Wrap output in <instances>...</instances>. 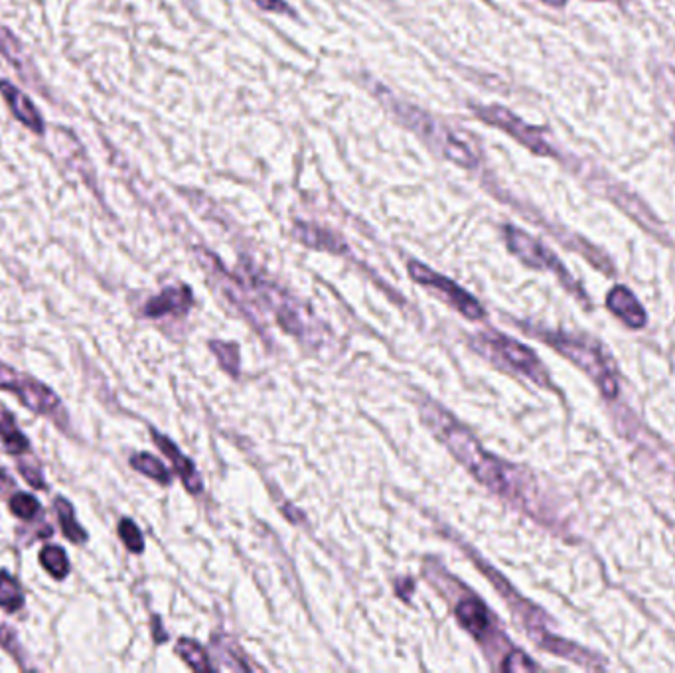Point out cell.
Listing matches in <instances>:
<instances>
[{"instance_id":"cell-1","label":"cell","mask_w":675,"mask_h":673,"mask_svg":"<svg viewBox=\"0 0 675 673\" xmlns=\"http://www.w3.org/2000/svg\"><path fill=\"white\" fill-rule=\"evenodd\" d=\"M421 415L427 427L480 484L510 502H524V480L514 466L482 449L478 441L437 403L421 405Z\"/></svg>"},{"instance_id":"cell-2","label":"cell","mask_w":675,"mask_h":673,"mask_svg":"<svg viewBox=\"0 0 675 673\" xmlns=\"http://www.w3.org/2000/svg\"><path fill=\"white\" fill-rule=\"evenodd\" d=\"M0 389L18 397V401L36 415L52 419L60 429L68 427V411L62 399L32 375L20 374L0 362Z\"/></svg>"},{"instance_id":"cell-3","label":"cell","mask_w":675,"mask_h":673,"mask_svg":"<svg viewBox=\"0 0 675 673\" xmlns=\"http://www.w3.org/2000/svg\"><path fill=\"white\" fill-rule=\"evenodd\" d=\"M472 346L486 358L498 362L500 366L520 372L539 385H549V377L543 364L524 344L498 332H484L472 338Z\"/></svg>"},{"instance_id":"cell-4","label":"cell","mask_w":675,"mask_h":673,"mask_svg":"<svg viewBox=\"0 0 675 673\" xmlns=\"http://www.w3.org/2000/svg\"><path fill=\"white\" fill-rule=\"evenodd\" d=\"M545 338H547V344L557 348L571 362H575L581 370H585L587 374L591 375L599 383L600 389L606 397H614L618 393V383H616V377L612 374L610 362L602 356L599 346L589 344V342H581V340H573V338L561 336V334H547Z\"/></svg>"},{"instance_id":"cell-5","label":"cell","mask_w":675,"mask_h":673,"mask_svg":"<svg viewBox=\"0 0 675 673\" xmlns=\"http://www.w3.org/2000/svg\"><path fill=\"white\" fill-rule=\"evenodd\" d=\"M409 275L419 285L435 291L437 297H441L456 312H460L462 316H466L468 320H480V318L486 316V312H484V308H482V304L478 300L470 297L464 289H460L456 283H452L447 277H443V275L435 273L433 269L425 267L423 263L411 261L409 263Z\"/></svg>"},{"instance_id":"cell-6","label":"cell","mask_w":675,"mask_h":673,"mask_svg":"<svg viewBox=\"0 0 675 673\" xmlns=\"http://www.w3.org/2000/svg\"><path fill=\"white\" fill-rule=\"evenodd\" d=\"M506 235V243L510 247V251L522 259L525 265L533 267V269H545V271H553L555 275H559L565 283H569V273L563 269L561 261L545 247L541 245L537 239H533L531 235H527L522 229L514 227V225H506L504 229Z\"/></svg>"},{"instance_id":"cell-7","label":"cell","mask_w":675,"mask_h":673,"mask_svg":"<svg viewBox=\"0 0 675 673\" xmlns=\"http://www.w3.org/2000/svg\"><path fill=\"white\" fill-rule=\"evenodd\" d=\"M476 111H478V117H482L486 123L500 127L502 131L512 135L516 141H520L531 152H535L539 156H551L553 154V149L543 139V135L535 127H529L520 117L510 113L508 109L492 105V107H482V109H476Z\"/></svg>"},{"instance_id":"cell-8","label":"cell","mask_w":675,"mask_h":673,"mask_svg":"<svg viewBox=\"0 0 675 673\" xmlns=\"http://www.w3.org/2000/svg\"><path fill=\"white\" fill-rule=\"evenodd\" d=\"M454 614H456V618H458V622L462 624V628L464 630H468L478 642H482L484 646H488V644H494L496 646V642L500 644V646H508L506 642V638L500 634V630H498V626L494 624V618H492V614H490V610L486 608V604L484 602H480L478 599H464L460 600L458 604H456V610H454ZM496 650H500L498 646H496Z\"/></svg>"},{"instance_id":"cell-9","label":"cell","mask_w":675,"mask_h":673,"mask_svg":"<svg viewBox=\"0 0 675 673\" xmlns=\"http://www.w3.org/2000/svg\"><path fill=\"white\" fill-rule=\"evenodd\" d=\"M597 184H600V190L622 210L626 212L636 224L646 227L650 233H654L656 237L664 235V229L660 222L654 218V214L648 210L646 204H642V200L638 196H634L632 192H628L622 184H618L616 180H608L604 176H597Z\"/></svg>"},{"instance_id":"cell-10","label":"cell","mask_w":675,"mask_h":673,"mask_svg":"<svg viewBox=\"0 0 675 673\" xmlns=\"http://www.w3.org/2000/svg\"><path fill=\"white\" fill-rule=\"evenodd\" d=\"M257 291L265 297V302L275 310L281 326L297 336H308L310 334V314L306 312L308 308H302L297 302H293L287 297H281V293H277V289H273L271 285H263V283H255Z\"/></svg>"},{"instance_id":"cell-11","label":"cell","mask_w":675,"mask_h":673,"mask_svg":"<svg viewBox=\"0 0 675 673\" xmlns=\"http://www.w3.org/2000/svg\"><path fill=\"white\" fill-rule=\"evenodd\" d=\"M0 93H2L4 101L8 103V107L12 109L14 117L20 123H24L26 127H30L36 133H42L44 123H42V117H40L36 105L18 87H14L8 81H0Z\"/></svg>"},{"instance_id":"cell-12","label":"cell","mask_w":675,"mask_h":673,"mask_svg":"<svg viewBox=\"0 0 675 673\" xmlns=\"http://www.w3.org/2000/svg\"><path fill=\"white\" fill-rule=\"evenodd\" d=\"M152 441H154V445H156L158 449L162 450V452L172 460V464H174L176 472L180 474V478H182L186 490L192 492V494H200V492H202V480H200V476H198L194 464L178 450V447H176L172 441H168L164 435L152 431Z\"/></svg>"},{"instance_id":"cell-13","label":"cell","mask_w":675,"mask_h":673,"mask_svg":"<svg viewBox=\"0 0 675 673\" xmlns=\"http://www.w3.org/2000/svg\"><path fill=\"white\" fill-rule=\"evenodd\" d=\"M608 308L632 328H642L646 324V312L636 297L626 287H614L606 299Z\"/></svg>"},{"instance_id":"cell-14","label":"cell","mask_w":675,"mask_h":673,"mask_svg":"<svg viewBox=\"0 0 675 673\" xmlns=\"http://www.w3.org/2000/svg\"><path fill=\"white\" fill-rule=\"evenodd\" d=\"M192 291L188 287H172L162 291L158 297L150 299L145 304V314L150 318L166 316V314H176V312H186L192 306Z\"/></svg>"},{"instance_id":"cell-15","label":"cell","mask_w":675,"mask_h":673,"mask_svg":"<svg viewBox=\"0 0 675 673\" xmlns=\"http://www.w3.org/2000/svg\"><path fill=\"white\" fill-rule=\"evenodd\" d=\"M0 443L8 450V454H26L30 450L28 439L18 429L12 413L6 409H0Z\"/></svg>"},{"instance_id":"cell-16","label":"cell","mask_w":675,"mask_h":673,"mask_svg":"<svg viewBox=\"0 0 675 673\" xmlns=\"http://www.w3.org/2000/svg\"><path fill=\"white\" fill-rule=\"evenodd\" d=\"M54 510H56V514H58V520H60L64 535H66L72 543H79V545L85 543V541H87V531H85L81 525L77 524L74 506H72L66 498H56Z\"/></svg>"},{"instance_id":"cell-17","label":"cell","mask_w":675,"mask_h":673,"mask_svg":"<svg viewBox=\"0 0 675 673\" xmlns=\"http://www.w3.org/2000/svg\"><path fill=\"white\" fill-rule=\"evenodd\" d=\"M40 563L58 581L66 579L70 573L68 553L58 545H44L40 551Z\"/></svg>"},{"instance_id":"cell-18","label":"cell","mask_w":675,"mask_h":673,"mask_svg":"<svg viewBox=\"0 0 675 673\" xmlns=\"http://www.w3.org/2000/svg\"><path fill=\"white\" fill-rule=\"evenodd\" d=\"M176 652L182 656V660L196 672H214V664L210 662L206 650L196 644L194 640H188V638H182L178 644H176Z\"/></svg>"},{"instance_id":"cell-19","label":"cell","mask_w":675,"mask_h":673,"mask_svg":"<svg viewBox=\"0 0 675 673\" xmlns=\"http://www.w3.org/2000/svg\"><path fill=\"white\" fill-rule=\"evenodd\" d=\"M24 606V593L16 577L8 571H0V608L4 612H16Z\"/></svg>"},{"instance_id":"cell-20","label":"cell","mask_w":675,"mask_h":673,"mask_svg":"<svg viewBox=\"0 0 675 673\" xmlns=\"http://www.w3.org/2000/svg\"><path fill=\"white\" fill-rule=\"evenodd\" d=\"M131 466L137 472L149 476V478L160 482V484H170V480H172V474L168 472V468L156 456L147 454V452H139V454L131 456Z\"/></svg>"},{"instance_id":"cell-21","label":"cell","mask_w":675,"mask_h":673,"mask_svg":"<svg viewBox=\"0 0 675 673\" xmlns=\"http://www.w3.org/2000/svg\"><path fill=\"white\" fill-rule=\"evenodd\" d=\"M295 235L297 239L310 245V247H318V249H330V251H338V241L336 237H332L328 231L316 229L312 225H297L295 227Z\"/></svg>"},{"instance_id":"cell-22","label":"cell","mask_w":675,"mask_h":673,"mask_svg":"<svg viewBox=\"0 0 675 673\" xmlns=\"http://www.w3.org/2000/svg\"><path fill=\"white\" fill-rule=\"evenodd\" d=\"M8 508H10V512H12L16 518H20L22 522H30V520H34L36 514L40 512V502H38L34 496L26 494V492H18V494H14V496L10 498Z\"/></svg>"},{"instance_id":"cell-23","label":"cell","mask_w":675,"mask_h":673,"mask_svg":"<svg viewBox=\"0 0 675 673\" xmlns=\"http://www.w3.org/2000/svg\"><path fill=\"white\" fill-rule=\"evenodd\" d=\"M119 537L121 541L127 545V549L131 553H143L145 551V539L143 533L139 529V525L135 524L133 520H121L119 522Z\"/></svg>"},{"instance_id":"cell-24","label":"cell","mask_w":675,"mask_h":673,"mask_svg":"<svg viewBox=\"0 0 675 673\" xmlns=\"http://www.w3.org/2000/svg\"><path fill=\"white\" fill-rule=\"evenodd\" d=\"M443 152L447 154V158L456 162L458 166H466V168L476 166V156L472 154V150L468 149L464 143L456 141L454 137H450V135L443 145Z\"/></svg>"},{"instance_id":"cell-25","label":"cell","mask_w":675,"mask_h":673,"mask_svg":"<svg viewBox=\"0 0 675 673\" xmlns=\"http://www.w3.org/2000/svg\"><path fill=\"white\" fill-rule=\"evenodd\" d=\"M500 670H504V672H529V670H537V664H533L524 652L512 648L504 656V660L500 664Z\"/></svg>"},{"instance_id":"cell-26","label":"cell","mask_w":675,"mask_h":673,"mask_svg":"<svg viewBox=\"0 0 675 673\" xmlns=\"http://www.w3.org/2000/svg\"><path fill=\"white\" fill-rule=\"evenodd\" d=\"M263 10L271 12H291V8L283 0H255Z\"/></svg>"},{"instance_id":"cell-27","label":"cell","mask_w":675,"mask_h":673,"mask_svg":"<svg viewBox=\"0 0 675 673\" xmlns=\"http://www.w3.org/2000/svg\"><path fill=\"white\" fill-rule=\"evenodd\" d=\"M8 488H12V480H10V476L0 468V492H4V490H8Z\"/></svg>"},{"instance_id":"cell-28","label":"cell","mask_w":675,"mask_h":673,"mask_svg":"<svg viewBox=\"0 0 675 673\" xmlns=\"http://www.w3.org/2000/svg\"><path fill=\"white\" fill-rule=\"evenodd\" d=\"M674 143H675V133H674Z\"/></svg>"}]
</instances>
